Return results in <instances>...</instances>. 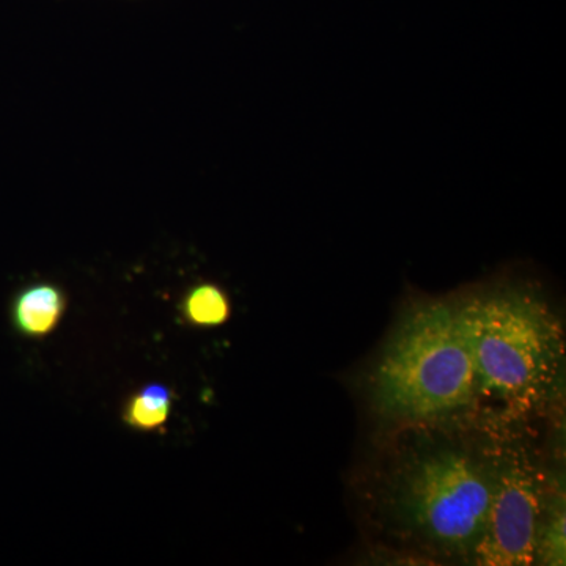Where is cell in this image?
<instances>
[{"label":"cell","instance_id":"obj_1","mask_svg":"<svg viewBox=\"0 0 566 566\" xmlns=\"http://www.w3.org/2000/svg\"><path fill=\"white\" fill-rule=\"evenodd\" d=\"M453 307L476 395L524 409L545 400L560 381L565 346L546 301L526 286L499 283L453 300Z\"/></svg>","mask_w":566,"mask_h":566},{"label":"cell","instance_id":"obj_2","mask_svg":"<svg viewBox=\"0 0 566 566\" xmlns=\"http://www.w3.org/2000/svg\"><path fill=\"white\" fill-rule=\"evenodd\" d=\"M386 416L427 422L475 400L474 363L458 327L453 300H423L401 316L374 375Z\"/></svg>","mask_w":566,"mask_h":566},{"label":"cell","instance_id":"obj_3","mask_svg":"<svg viewBox=\"0 0 566 566\" xmlns=\"http://www.w3.org/2000/svg\"><path fill=\"white\" fill-rule=\"evenodd\" d=\"M497 469L465 447L416 452L390 483L394 520L423 546L472 558L485 535Z\"/></svg>","mask_w":566,"mask_h":566},{"label":"cell","instance_id":"obj_4","mask_svg":"<svg viewBox=\"0 0 566 566\" xmlns=\"http://www.w3.org/2000/svg\"><path fill=\"white\" fill-rule=\"evenodd\" d=\"M542 490L521 461L499 464L485 535L472 560L479 565L534 564L542 551Z\"/></svg>","mask_w":566,"mask_h":566},{"label":"cell","instance_id":"obj_5","mask_svg":"<svg viewBox=\"0 0 566 566\" xmlns=\"http://www.w3.org/2000/svg\"><path fill=\"white\" fill-rule=\"evenodd\" d=\"M65 312V296L57 286L36 283L22 290L14 300L11 316L18 333L25 337L51 334Z\"/></svg>","mask_w":566,"mask_h":566},{"label":"cell","instance_id":"obj_6","mask_svg":"<svg viewBox=\"0 0 566 566\" xmlns=\"http://www.w3.org/2000/svg\"><path fill=\"white\" fill-rule=\"evenodd\" d=\"M172 394L166 386L151 385L134 395L126 408V422L139 430H155L170 416Z\"/></svg>","mask_w":566,"mask_h":566},{"label":"cell","instance_id":"obj_7","mask_svg":"<svg viewBox=\"0 0 566 566\" xmlns=\"http://www.w3.org/2000/svg\"><path fill=\"white\" fill-rule=\"evenodd\" d=\"M182 311L192 324L210 327L218 326L229 318L230 304L221 289L205 283L188 294Z\"/></svg>","mask_w":566,"mask_h":566}]
</instances>
